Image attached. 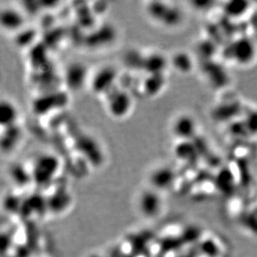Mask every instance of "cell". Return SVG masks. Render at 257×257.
Masks as SVG:
<instances>
[{"instance_id": "6da1fadb", "label": "cell", "mask_w": 257, "mask_h": 257, "mask_svg": "<svg viewBox=\"0 0 257 257\" xmlns=\"http://www.w3.org/2000/svg\"><path fill=\"white\" fill-rule=\"evenodd\" d=\"M145 12L153 22L167 28L176 27L183 20V15L179 8L165 1L148 2Z\"/></svg>"}, {"instance_id": "7a4b0ae2", "label": "cell", "mask_w": 257, "mask_h": 257, "mask_svg": "<svg viewBox=\"0 0 257 257\" xmlns=\"http://www.w3.org/2000/svg\"><path fill=\"white\" fill-rule=\"evenodd\" d=\"M104 98L105 108L112 118H125L134 109V94L118 86L107 93Z\"/></svg>"}, {"instance_id": "3957f363", "label": "cell", "mask_w": 257, "mask_h": 257, "mask_svg": "<svg viewBox=\"0 0 257 257\" xmlns=\"http://www.w3.org/2000/svg\"><path fill=\"white\" fill-rule=\"evenodd\" d=\"M119 78L120 73L114 66H101L90 77V88L94 94L105 97L117 87Z\"/></svg>"}, {"instance_id": "277c9868", "label": "cell", "mask_w": 257, "mask_h": 257, "mask_svg": "<svg viewBox=\"0 0 257 257\" xmlns=\"http://www.w3.org/2000/svg\"><path fill=\"white\" fill-rule=\"evenodd\" d=\"M58 168L59 162L54 154H42L34 162L31 173L32 179L39 184L49 182L56 174Z\"/></svg>"}, {"instance_id": "5b68a950", "label": "cell", "mask_w": 257, "mask_h": 257, "mask_svg": "<svg viewBox=\"0 0 257 257\" xmlns=\"http://www.w3.org/2000/svg\"><path fill=\"white\" fill-rule=\"evenodd\" d=\"M89 69L82 62H73L66 67L63 73V82L66 87L73 92H78L89 84Z\"/></svg>"}, {"instance_id": "8992f818", "label": "cell", "mask_w": 257, "mask_h": 257, "mask_svg": "<svg viewBox=\"0 0 257 257\" xmlns=\"http://www.w3.org/2000/svg\"><path fill=\"white\" fill-rule=\"evenodd\" d=\"M196 119L188 113H180L172 120L171 131L178 141H191L197 134Z\"/></svg>"}, {"instance_id": "52a82bcc", "label": "cell", "mask_w": 257, "mask_h": 257, "mask_svg": "<svg viewBox=\"0 0 257 257\" xmlns=\"http://www.w3.org/2000/svg\"><path fill=\"white\" fill-rule=\"evenodd\" d=\"M138 207L140 213L147 218H154L160 214L163 208V201L158 191L150 188L139 195Z\"/></svg>"}, {"instance_id": "ba28073f", "label": "cell", "mask_w": 257, "mask_h": 257, "mask_svg": "<svg viewBox=\"0 0 257 257\" xmlns=\"http://www.w3.org/2000/svg\"><path fill=\"white\" fill-rule=\"evenodd\" d=\"M256 47L252 40L240 39L232 44L230 55L239 65L245 66L252 63L256 57Z\"/></svg>"}, {"instance_id": "9c48e42d", "label": "cell", "mask_w": 257, "mask_h": 257, "mask_svg": "<svg viewBox=\"0 0 257 257\" xmlns=\"http://www.w3.org/2000/svg\"><path fill=\"white\" fill-rule=\"evenodd\" d=\"M0 24L5 31L17 34L25 29V15L17 8H3L0 14Z\"/></svg>"}, {"instance_id": "30bf717a", "label": "cell", "mask_w": 257, "mask_h": 257, "mask_svg": "<svg viewBox=\"0 0 257 257\" xmlns=\"http://www.w3.org/2000/svg\"><path fill=\"white\" fill-rule=\"evenodd\" d=\"M169 65L170 61L165 54L159 51L148 52L144 56L143 72L144 74H165Z\"/></svg>"}, {"instance_id": "8fae6325", "label": "cell", "mask_w": 257, "mask_h": 257, "mask_svg": "<svg viewBox=\"0 0 257 257\" xmlns=\"http://www.w3.org/2000/svg\"><path fill=\"white\" fill-rule=\"evenodd\" d=\"M167 85L165 74H145L139 83V89L148 97H155L159 94Z\"/></svg>"}, {"instance_id": "7c38bea8", "label": "cell", "mask_w": 257, "mask_h": 257, "mask_svg": "<svg viewBox=\"0 0 257 257\" xmlns=\"http://www.w3.org/2000/svg\"><path fill=\"white\" fill-rule=\"evenodd\" d=\"M174 180V172L167 166H160L153 169L149 175L151 188L158 191L171 187Z\"/></svg>"}, {"instance_id": "4fadbf2b", "label": "cell", "mask_w": 257, "mask_h": 257, "mask_svg": "<svg viewBox=\"0 0 257 257\" xmlns=\"http://www.w3.org/2000/svg\"><path fill=\"white\" fill-rule=\"evenodd\" d=\"M20 112L15 102L8 98H2L0 102V126L6 128L17 124Z\"/></svg>"}, {"instance_id": "5bb4252c", "label": "cell", "mask_w": 257, "mask_h": 257, "mask_svg": "<svg viewBox=\"0 0 257 257\" xmlns=\"http://www.w3.org/2000/svg\"><path fill=\"white\" fill-rule=\"evenodd\" d=\"M169 61L170 65L172 66L175 70L184 74L192 72L194 67L193 58L189 54H187V52H176L169 58Z\"/></svg>"}, {"instance_id": "9a60e30c", "label": "cell", "mask_w": 257, "mask_h": 257, "mask_svg": "<svg viewBox=\"0 0 257 257\" xmlns=\"http://www.w3.org/2000/svg\"><path fill=\"white\" fill-rule=\"evenodd\" d=\"M1 145H2L3 151L10 152L17 146L21 139V130L17 126H15L2 128V134H1Z\"/></svg>"}, {"instance_id": "2e32d148", "label": "cell", "mask_w": 257, "mask_h": 257, "mask_svg": "<svg viewBox=\"0 0 257 257\" xmlns=\"http://www.w3.org/2000/svg\"><path fill=\"white\" fill-rule=\"evenodd\" d=\"M145 53L137 49H130L124 54L123 63L126 68L131 71H143Z\"/></svg>"}, {"instance_id": "e0dca14e", "label": "cell", "mask_w": 257, "mask_h": 257, "mask_svg": "<svg viewBox=\"0 0 257 257\" xmlns=\"http://www.w3.org/2000/svg\"><path fill=\"white\" fill-rule=\"evenodd\" d=\"M87 257H102V255H99V254H97V253H92V254H90V255H87Z\"/></svg>"}]
</instances>
